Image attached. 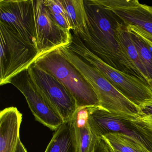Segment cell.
<instances>
[{
  "label": "cell",
  "mask_w": 152,
  "mask_h": 152,
  "mask_svg": "<svg viewBox=\"0 0 152 152\" xmlns=\"http://www.w3.org/2000/svg\"><path fill=\"white\" fill-rule=\"evenodd\" d=\"M84 5L87 15L86 30L73 33L108 65L137 77L120 47L117 35L120 20L111 10L95 0L84 1Z\"/></svg>",
  "instance_id": "1"
},
{
  "label": "cell",
  "mask_w": 152,
  "mask_h": 152,
  "mask_svg": "<svg viewBox=\"0 0 152 152\" xmlns=\"http://www.w3.org/2000/svg\"><path fill=\"white\" fill-rule=\"evenodd\" d=\"M57 49L91 85L98 98L99 107L111 113L126 118L142 116L140 108L117 91L96 68L73 52L67 46Z\"/></svg>",
  "instance_id": "2"
},
{
  "label": "cell",
  "mask_w": 152,
  "mask_h": 152,
  "mask_svg": "<svg viewBox=\"0 0 152 152\" xmlns=\"http://www.w3.org/2000/svg\"><path fill=\"white\" fill-rule=\"evenodd\" d=\"M72 39L67 47L74 53L96 68L126 98L141 108L152 102V88L134 75L119 71L99 58L72 33Z\"/></svg>",
  "instance_id": "3"
},
{
  "label": "cell",
  "mask_w": 152,
  "mask_h": 152,
  "mask_svg": "<svg viewBox=\"0 0 152 152\" xmlns=\"http://www.w3.org/2000/svg\"><path fill=\"white\" fill-rule=\"evenodd\" d=\"M35 63L55 76L70 91L78 109L99 106L98 98L91 85L57 49L40 56Z\"/></svg>",
  "instance_id": "4"
},
{
  "label": "cell",
  "mask_w": 152,
  "mask_h": 152,
  "mask_svg": "<svg viewBox=\"0 0 152 152\" xmlns=\"http://www.w3.org/2000/svg\"><path fill=\"white\" fill-rule=\"evenodd\" d=\"M0 85L29 67L39 58L37 49L0 22Z\"/></svg>",
  "instance_id": "5"
},
{
  "label": "cell",
  "mask_w": 152,
  "mask_h": 152,
  "mask_svg": "<svg viewBox=\"0 0 152 152\" xmlns=\"http://www.w3.org/2000/svg\"><path fill=\"white\" fill-rule=\"evenodd\" d=\"M87 114L89 125L98 138L107 133H121L147 152H152V130L134 119L111 113L99 106L88 107Z\"/></svg>",
  "instance_id": "6"
},
{
  "label": "cell",
  "mask_w": 152,
  "mask_h": 152,
  "mask_svg": "<svg viewBox=\"0 0 152 152\" xmlns=\"http://www.w3.org/2000/svg\"><path fill=\"white\" fill-rule=\"evenodd\" d=\"M28 71L36 88L57 111L64 122L72 120L78 107L70 91L56 78L35 62Z\"/></svg>",
  "instance_id": "7"
},
{
  "label": "cell",
  "mask_w": 152,
  "mask_h": 152,
  "mask_svg": "<svg viewBox=\"0 0 152 152\" xmlns=\"http://www.w3.org/2000/svg\"><path fill=\"white\" fill-rule=\"evenodd\" d=\"M32 1L36 48L39 57L69 45L72 39V33L61 28L53 20L45 6L44 0H32Z\"/></svg>",
  "instance_id": "8"
},
{
  "label": "cell",
  "mask_w": 152,
  "mask_h": 152,
  "mask_svg": "<svg viewBox=\"0 0 152 152\" xmlns=\"http://www.w3.org/2000/svg\"><path fill=\"white\" fill-rule=\"evenodd\" d=\"M10 83L15 86L24 96L36 121L54 131L64 123L57 111L36 88L28 69L13 77Z\"/></svg>",
  "instance_id": "9"
},
{
  "label": "cell",
  "mask_w": 152,
  "mask_h": 152,
  "mask_svg": "<svg viewBox=\"0 0 152 152\" xmlns=\"http://www.w3.org/2000/svg\"><path fill=\"white\" fill-rule=\"evenodd\" d=\"M0 22L36 48L32 0H1Z\"/></svg>",
  "instance_id": "10"
},
{
  "label": "cell",
  "mask_w": 152,
  "mask_h": 152,
  "mask_svg": "<svg viewBox=\"0 0 152 152\" xmlns=\"http://www.w3.org/2000/svg\"><path fill=\"white\" fill-rule=\"evenodd\" d=\"M111 10L125 25L135 26L152 34V7L137 0H95Z\"/></svg>",
  "instance_id": "11"
},
{
  "label": "cell",
  "mask_w": 152,
  "mask_h": 152,
  "mask_svg": "<svg viewBox=\"0 0 152 152\" xmlns=\"http://www.w3.org/2000/svg\"><path fill=\"white\" fill-rule=\"evenodd\" d=\"M23 114L14 107L0 113V152H16Z\"/></svg>",
  "instance_id": "12"
},
{
  "label": "cell",
  "mask_w": 152,
  "mask_h": 152,
  "mask_svg": "<svg viewBox=\"0 0 152 152\" xmlns=\"http://www.w3.org/2000/svg\"><path fill=\"white\" fill-rule=\"evenodd\" d=\"M117 35L122 51L129 60L137 77L152 88V82L145 68L141 63L137 50L132 40L130 34L127 30L126 26L121 21L117 29Z\"/></svg>",
  "instance_id": "13"
},
{
  "label": "cell",
  "mask_w": 152,
  "mask_h": 152,
  "mask_svg": "<svg viewBox=\"0 0 152 152\" xmlns=\"http://www.w3.org/2000/svg\"><path fill=\"white\" fill-rule=\"evenodd\" d=\"M72 121L79 152H96V145L99 139L89 125L87 108L78 109Z\"/></svg>",
  "instance_id": "14"
},
{
  "label": "cell",
  "mask_w": 152,
  "mask_h": 152,
  "mask_svg": "<svg viewBox=\"0 0 152 152\" xmlns=\"http://www.w3.org/2000/svg\"><path fill=\"white\" fill-rule=\"evenodd\" d=\"M45 152H80L72 119L64 122L55 131Z\"/></svg>",
  "instance_id": "15"
},
{
  "label": "cell",
  "mask_w": 152,
  "mask_h": 152,
  "mask_svg": "<svg viewBox=\"0 0 152 152\" xmlns=\"http://www.w3.org/2000/svg\"><path fill=\"white\" fill-rule=\"evenodd\" d=\"M68 15L72 32H82L87 28V15L84 0H61Z\"/></svg>",
  "instance_id": "16"
},
{
  "label": "cell",
  "mask_w": 152,
  "mask_h": 152,
  "mask_svg": "<svg viewBox=\"0 0 152 152\" xmlns=\"http://www.w3.org/2000/svg\"><path fill=\"white\" fill-rule=\"evenodd\" d=\"M101 139L118 152H147L140 146L121 133H107L102 136Z\"/></svg>",
  "instance_id": "17"
},
{
  "label": "cell",
  "mask_w": 152,
  "mask_h": 152,
  "mask_svg": "<svg viewBox=\"0 0 152 152\" xmlns=\"http://www.w3.org/2000/svg\"><path fill=\"white\" fill-rule=\"evenodd\" d=\"M129 32L130 34L133 44L137 50L141 63L145 68L148 77L152 83V48L140 37L133 33L130 31Z\"/></svg>",
  "instance_id": "18"
},
{
  "label": "cell",
  "mask_w": 152,
  "mask_h": 152,
  "mask_svg": "<svg viewBox=\"0 0 152 152\" xmlns=\"http://www.w3.org/2000/svg\"><path fill=\"white\" fill-rule=\"evenodd\" d=\"M44 3L50 13L62 15L68 18V15L61 0H44Z\"/></svg>",
  "instance_id": "19"
},
{
  "label": "cell",
  "mask_w": 152,
  "mask_h": 152,
  "mask_svg": "<svg viewBox=\"0 0 152 152\" xmlns=\"http://www.w3.org/2000/svg\"><path fill=\"white\" fill-rule=\"evenodd\" d=\"M126 27L129 31L140 37L152 48V34L135 26L127 25Z\"/></svg>",
  "instance_id": "20"
},
{
  "label": "cell",
  "mask_w": 152,
  "mask_h": 152,
  "mask_svg": "<svg viewBox=\"0 0 152 152\" xmlns=\"http://www.w3.org/2000/svg\"><path fill=\"white\" fill-rule=\"evenodd\" d=\"M134 120L142 126L152 130V116H145L135 118Z\"/></svg>",
  "instance_id": "21"
},
{
  "label": "cell",
  "mask_w": 152,
  "mask_h": 152,
  "mask_svg": "<svg viewBox=\"0 0 152 152\" xmlns=\"http://www.w3.org/2000/svg\"><path fill=\"white\" fill-rule=\"evenodd\" d=\"M111 152L106 142L102 139H100L98 140L96 145V152Z\"/></svg>",
  "instance_id": "22"
},
{
  "label": "cell",
  "mask_w": 152,
  "mask_h": 152,
  "mask_svg": "<svg viewBox=\"0 0 152 152\" xmlns=\"http://www.w3.org/2000/svg\"><path fill=\"white\" fill-rule=\"evenodd\" d=\"M140 110L142 114V117L152 116V102L147 104L141 107Z\"/></svg>",
  "instance_id": "23"
},
{
  "label": "cell",
  "mask_w": 152,
  "mask_h": 152,
  "mask_svg": "<svg viewBox=\"0 0 152 152\" xmlns=\"http://www.w3.org/2000/svg\"><path fill=\"white\" fill-rule=\"evenodd\" d=\"M16 152H28L21 140H20L19 143H18V146Z\"/></svg>",
  "instance_id": "24"
},
{
  "label": "cell",
  "mask_w": 152,
  "mask_h": 152,
  "mask_svg": "<svg viewBox=\"0 0 152 152\" xmlns=\"http://www.w3.org/2000/svg\"><path fill=\"white\" fill-rule=\"evenodd\" d=\"M108 147H109V149H110V152H117V151H116V150H115V149H114L113 148L109 146V145H108Z\"/></svg>",
  "instance_id": "25"
}]
</instances>
